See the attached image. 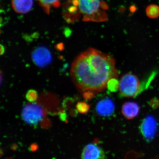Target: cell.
<instances>
[{"mask_svg": "<svg viewBox=\"0 0 159 159\" xmlns=\"http://www.w3.org/2000/svg\"><path fill=\"white\" fill-rule=\"evenodd\" d=\"M71 77L81 92L97 93L107 89L109 80L119 76L116 61L108 54L90 48L72 63Z\"/></svg>", "mask_w": 159, "mask_h": 159, "instance_id": "1", "label": "cell"}, {"mask_svg": "<svg viewBox=\"0 0 159 159\" xmlns=\"http://www.w3.org/2000/svg\"><path fill=\"white\" fill-rule=\"evenodd\" d=\"M74 7L85 21L100 22L107 19L106 10L108 6L102 0H74Z\"/></svg>", "mask_w": 159, "mask_h": 159, "instance_id": "2", "label": "cell"}, {"mask_svg": "<svg viewBox=\"0 0 159 159\" xmlns=\"http://www.w3.org/2000/svg\"><path fill=\"white\" fill-rule=\"evenodd\" d=\"M141 90V83L139 77L132 73L124 74L119 80V91L125 97H133L138 95Z\"/></svg>", "mask_w": 159, "mask_h": 159, "instance_id": "3", "label": "cell"}, {"mask_svg": "<svg viewBox=\"0 0 159 159\" xmlns=\"http://www.w3.org/2000/svg\"><path fill=\"white\" fill-rule=\"evenodd\" d=\"M43 116L42 107L35 103L27 104L23 107L21 112L23 120L29 125H37L42 120Z\"/></svg>", "mask_w": 159, "mask_h": 159, "instance_id": "4", "label": "cell"}, {"mask_svg": "<svg viewBox=\"0 0 159 159\" xmlns=\"http://www.w3.org/2000/svg\"><path fill=\"white\" fill-rule=\"evenodd\" d=\"M32 60L39 67H45L49 65L52 61V54L48 48L39 46L33 50L31 54Z\"/></svg>", "mask_w": 159, "mask_h": 159, "instance_id": "5", "label": "cell"}, {"mask_svg": "<svg viewBox=\"0 0 159 159\" xmlns=\"http://www.w3.org/2000/svg\"><path fill=\"white\" fill-rule=\"evenodd\" d=\"M157 130V123L153 116H148L143 119L140 126V131L146 140L151 141L153 139L156 134Z\"/></svg>", "mask_w": 159, "mask_h": 159, "instance_id": "6", "label": "cell"}, {"mask_svg": "<svg viewBox=\"0 0 159 159\" xmlns=\"http://www.w3.org/2000/svg\"><path fill=\"white\" fill-rule=\"evenodd\" d=\"M105 152L96 143H89L84 148L81 159H105Z\"/></svg>", "mask_w": 159, "mask_h": 159, "instance_id": "7", "label": "cell"}, {"mask_svg": "<svg viewBox=\"0 0 159 159\" xmlns=\"http://www.w3.org/2000/svg\"><path fill=\"white\" fill-rule=\"evenodd\" d=\"M115 106L113 101L109 98L100 100L96 105V110L99 116L103 117L110 116L113 113Z\"/></svg>", "mask_w": 159, "mask_h": 159, "instance_id": "8", "label": "cell"}, {"mask_svg": "<svg viewBox=\"0 0 159 159\" xmlns=\"http://www.w3.org/2000/svg\"><path fill=\"white\" fill-rule=\"evenodd\" d=\"M140 107L138 103L134 102H127L123 103L121 112L123 116L128 120L134 119L139 115Z\"/></svg>", "mask_w": 159, "mask_h": 159, "instance_id": "9", "label": "cell"}, {"mask_svg": "<svg viewBox=\"0 0 159 159\" xmlns=\"http://www.w3.org/2000/svg\"><path fill=\"white\" fill-rule=\"evenodd\" d=\"M13 10L19 14L28 13L32 9L33 0H11Z\"/></svg>", "mask_w": 159, "mask_h": 159, "instance_id": "10", "label": "cell"}, {"mask_svg": "<svg viewBox=\"0 0 159 159\" xmlns=\"http://www.w3.org/2000/svg\"><path fill=\"white\" fill-rule=\"evenodd\" d=\"M43 10L48 14L50 13L52 7H58L60 5V0H38Z\"/></svg>", "mask_w": 159, "mask_h": 159, "instance_id": "11", "label": "cell"}, {"mask_svg": "<svg viewBox=\"0 0 159 159\" xmlns=\"http://www.w3.org/2000/svg\"><path fill=\"white\" fill-rule=\"evenodd\" d=\"M146 13L150 18H157L159 16V6L154 4L149 5L146 8Z\"/></svg>", "mask_w": 159, "mask_h": 159, "instance_id": "12", "label": "cell"}, {"mask_svg": "<svg viewBox=\"0 0 159 159\" xmlns=\"http://www.w3.org/2000/svg\"><path fill=\"white\" fill-rule=\"evenodd\" d=\"M119 81L117 78H112L109 80L107 86V89L111 92H116L119 90Z\"/></svg>", "mask_w": 159, "mask_h": 159, "instance_id": "13", "label": "cell"}, {"mask_svg": "<svg viewBox=\"0 0 159 159\" xmlns=\"http://www.w3.org/2000/svg\"><path fill=\"white\" fill-rule=\"evenodd\" d=\"M76 108L80 113L85 114L88 112L89 110L90 107L86 102H77L76 105Z\"/></svg>", "mask_w": 159, "mask_h": 159, "instance_id": "14", "label": "cell"}, {"mask_svg": "<svg viewBox=\"0 0 159 159\" xmlns=\"http://www.w3.org/2000/svg\"><path fill=\"white\" fill-rule=\"evenodd\" d=\"M26 98L29 102H33L37 100L38 93L34 90H30L27 92L26 95Z\"/></svg>", "mask_w": 159, "mask_h": 159, "instance_id": "15", "label": "cell"}]
</instances>
